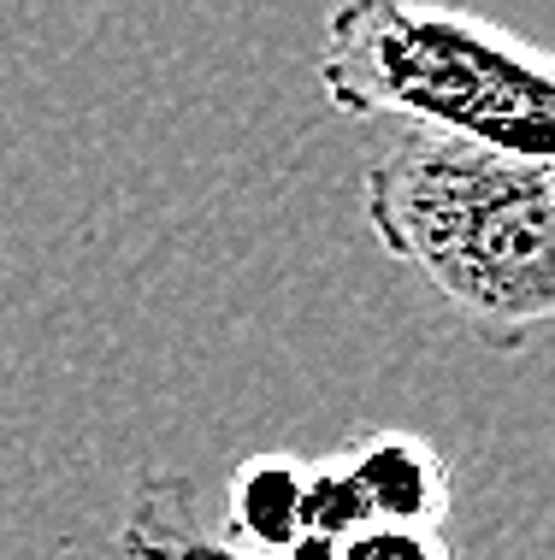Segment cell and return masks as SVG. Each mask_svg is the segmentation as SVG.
Listing matches in <instances>:
<instances>
[{
	"instance_id": "obj_4",
	"label": "cell",
	"mask_w": 555,
	"mask_h": 560,
	"mask_svg": "<svg viewBox=\"0 0 555 560\" xmlns=\"http://www.w3.org/2000/svg\"><path fill=\"white\" fill-rule=\"evenodd\" d=\"M118 555L125 560H248L207 525L195 478L166 472V466H142L137 483H130Z\"/></svg>"
},
{
	"instance_id": "obj_6",
	"label": "cell",
	"mask_w": 555,
	"mask_h": 560,
	"mask_svg": "<svg viewBox=\"0 0 555 560\" xmlns=\"http://www.w3.org/2000/svg\"><path fill=\"white\" fill-rule=\"evenodd\" d=\"M284 560H455L443 532H414V525H361V532L320 542L302 537Z\"/></svg>"
},
{
	"instance_id": "obj_1",
	"label": "cell",
	"mask_w": 555,
	"mask_h": 560,
	"mask_svg": "<svg viewBox=\"0 0 555 560\" xmlns=\"http://www.w3.org/2000/svg\"><path fill=\"white\" fill-rule=\"evenodd\" d=\"M361 213L473 342L520 354L555 319V165L467 136L367 118Z\"/></svg>"
},
{
	"instance_id": "obj_5",
	"label": "cell",
	"mask_w": 555,
	"mask_h": 560,
	"mask_svg": "<svg viewBox=\"0 0 555 560\" xmlns=\"http://www.w3.org/2000/svg\"><path fill=\"white\" fill-rule=\"evenodd\" d=\"M248 560H284L308 537V460L296 454H248L224 490V532Z\"/></svg>"
},
{
	"instance_id": "obj_3",
	"label": "cell",
	"mask_w": 555,
	"mask_h": 560,
	"mask_svg": "<svg viewBox=\"0 0 555 560\" xmlns=\"http://www.w3.org/2000/svg\"><path fill=\"white\" fill-rule=\"evenodd\" d=\"M343 478L355 483L367 525H414L438 532L449 520V466L443 454L414 431H367L343 454H332Z\"/></svg>"
},
{
	"instance_id": "obj_2",
	"label": "cell",
	"mask_w": 555,
	"mask_h": 560,
	"mask_svg": "<svg viewBox=\"0 0 555 560\" xmlns=\"http://www.w3.org/2000/svg\"><path fill=\"white\" fill-rule=\"evenodd\" d=\"M320 89L361 125L396 118L555 165L550 54L473 12L349 0L325 19Z\"/></svg>"
}]
</instances>
